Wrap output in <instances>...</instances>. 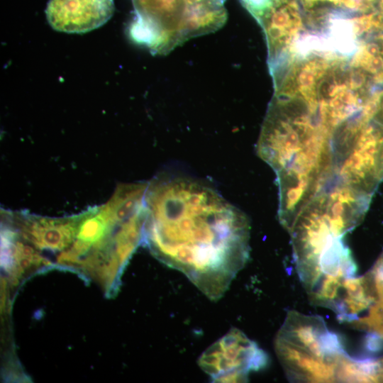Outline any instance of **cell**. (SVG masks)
<instances>
[{"instance_id":"obj_1","label":"cell","mask_w":383,"mask_h":383,"mask_svg":"<svg viewBox=\"0 0 383 383\" xmlns=\"http://www.w3.org/2000/svg\"><path fill=\"white\" fill-rule=\"evenodd\" d=\"M145 205L152 254L211 300L221 299L249 258L245 214L199 182L165 175L148 182Z\"/></svg>"},{"instance_id":"obj_2","label":"cell","mask_w":383,"mask_h":383,"mask_svg":"<svg viewBox=\"0 0 383 383\" xmlns=\"http://www.w3.org/2000/svg\"><path fill=\"white\" fill-rule=\"evenodd\" d=\"M277 183L295 194L315 191L333 170L330 133L307 104L272 99L257 145Z\"/></svg>"},{"instance_id":"obj_3","label":"cell","mask_w":383,"mask_h":383,"mask_svg":"<svg viewBox=\"0 0 383 383\" xmlns=\"http://www.w3.org/2000/svg\"><path fill=\"white\" fill-rule=\"evenodd\" d=\"M350 226L313 197L287 230L295 267L307 294L355 276L356 265L343 241Z\"/></svg>"},{"instance_id":"obj_4","label":"cell","mask_w":383,"mask_h":383,"mask_svg":"<svg viewBox=\"0 0 383 383\" xmlns=\"http://www.w3.org/2000/svg\"><path fill=\"white\" fill-rule=\"evenodd\" d=\"M133 41L151 54H168L187 40L215 32L227 21L226 0H131Z\"/></svg>"},{"instance_id":"obj_5","label":"cell","mask_w":383,"mask_h":383,"mask_svg":"<svg viewBox=\"0 0 383 383\" xmlns=\"http://www.w3.org/2000/svg\"><path fill=\"white\" fill-rule=\"evenodd\" d=\"M277 357L290 380L341 382L350 357L322 317L290 311L274 340Z\"/></svg>"},{"instance_id":"obj_6","label":"cell","mask_w":383,"mask_h":383,"mask_svg":"<svg viewBox=\"0 0 383 383\" xmlns=\"http://www.w3.org/2000/svg\"><path fill=\"white\" fill-rule=\"evenodd\" d=\"M267 363L265 351L237 328L210 345L198 360L201 369L218 382H246L251 372Z\"/></svg>"},{"instance_id":"obj_7","label":"cell","mask_w":383,"mask_h":383,"mask_svg":"<svg viewBox=\"0 0 383 383\" xmlns=\"http://www.w3.org/2000/svg\"><path fill=\"white\" fill-rule=\"evenodd\" d=\"M113 12V0H49L45 9L50 26L67 33L96 29L106 23Z\"/></svg>"},{"instance_id":"obj_8","label":"cell","mask_w":383,"mask_h":383,"mask_svg":"<svg viewBox=\"0 0 383 383\" xmlns=\"http://www.w3.org/2000/svg\"><path fill=\"white\" fill-rule=\"evenodd\" d=\"M370 273L374 284L375 301L383 303V251Z\"/></svg>"},{"instance_id":"obj_9","label":"cell","mask_w":383,"mask_h":383,"mask_svg":"<svg viewBox=\"0 0 383 383\" xmlns=\"http://www.w3.org/2000/svg\"><path fill=\"white\" fill-rule=\"evenodd\" d=\"M374 117L383 124V95L381 97L378 110Z\"/></svg>"},{"instance_id":"obj_10","label":"cell","mask_w":383,"mask_h":383,"mask_svg":"<svg viewBox=\"0 0 383 383\" xmlns=\"http://www.w3.org/2000/svg\"><path fill=\"white\" fill-rule=\"evenodd\" d=\"M381 171H382V174L383 177V149H382V155H381Z\"/></svg>"}]
</instances>
